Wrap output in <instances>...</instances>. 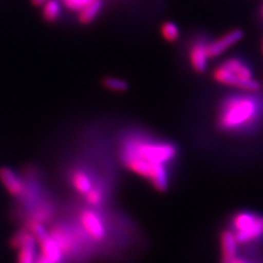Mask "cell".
Returning <instances> with one entry per match:
<instances>
[{
    "label": "cell",
    "instance_id": "1",
    "mask_svg": "<svg viewBox=\"0 0 263 263\" xmlns=\"http://www.w3.org/2000/svg\"><path fill=\"white\" fill-rule=\"evenodd\" d=\"M177 155L175 144L145 137L128 138L121 148L123 164L133 174L147 179L160 192L167 190V164L174 161Z\"/></svg>",
    "mask_w": 263,
    "mask_h": 263
},
{
    "label": "cell",
    "instance_id": "2",
    "mask_svg": "<svg viewBox=\"0 0 263 263\" xmlns=\"http://www.w3.org/2000/svg\"><path fill=\"white\" fill-rule=\"evenodd\" d=\"M259 99L248 95H234L220 101L216 112V126L221 132L237 133L256 124L261 114Z\"/></svg>",
    "mask_w": 263,
    "mask_h": 263
},
{
    "label": "cell",
    "instance_id": "3",
    "mask_svg": "<svg viewBox=\"0 0 263 263\" xmlns=\"http://www.w3.org/2000/svg\"><path fill=\"white\" fill-rule=\"evenodd\" d=\"M213 78L221 85L239 88L245 91L254 92L260 89V84L253 78L250 66L240 57H229L219 64L213 71Z\"/></svg>",
    "mask_w": 263,
    "mask_h": 263
},
{
    "label": "cell",
    "instance_id": "4",
    "mask_svg": "<svg viewBox=\"0 0 263 263\" xmlns=\"http://www.w3.org/2000/svg\"><path fill=\"white\" fill-rule=\"evenodd\" d=\"M36 239L31 232H20L12 239V246L19 249L18 263L36 262Z\"/></svg>",
    "mask_w": 263,
    "mask_h": 263
},
{
    "label": "cell",
    "instance_id": "5",
    "mask_svg": "<svg viewBox=\"0 0 263 263\" xmlns=\"http://www.w3.org/2000/svg\"><path fill=\"white\" fill-rule=\"evenodd\" d=\"M81 225L86 233L96 241H101L106 235L103 220L99 214L91 210H86L80 214Z\"/></svg>",
    "mask_w": 263,
    "mask_h": 263
},
{
    "label": "cell",
    "instance_id": "6",
    "mask_svg": "<svg viewBox=\"0 0 263 263\" xmlns=\"http://www.w3.org/2000/svg\"><path fill=\"white\" fill-rule=\"evenodd\" d=\"M243 37V32L239 29H235L225 33L224 35L208 43V55L209 59H215V57L223 54L229 47L237 44Z\"/></svg>",
    "mask_w": 263,
    "mask_h": 263
},
{
    "label": "cell",
    "instance_id": "7",
    "mask_svg": "<svg viewBox=\"0 0 263 263\" xmlns=\"http://www.w3.org/2000/svg\"><path fill=\"white\" fill-rule=\"evenodd\" d=\"M233 233L239 245H247L259 240L263 237V216L256 214L248 225Z\"/></svg>",
    "mask_w": 263,
    "mask_h": 263
},
{
    "label": "cell",
    "instance_id": "8",
    "mask_svg": "<svg viewBox=\"0 0 263 263\" xmlns=\"http://www.w3.org/2000/svg\"><path fill=\"white\" fill-rule=\"evenodd\" d=\"M208 43L205 40H196L189 49V61L197 73H203L208 68Z\"/></svg>",
    "mask_w": 263,
    "mask_h": 263
},
{
    "label": "cell",
    "instance_id": "9",
    "mask_svg": "<svg viewBox=\"0 0 263 263\" xmlns=\"http://www.w3.org/2000/svg\"><path fill=\"white\" fill-rule=\"evenodd\" d=\"M0 181L12 196L22 197L27 194L26 184L12 169L7 167L0 169Z\"/></svg>",
    "mask_w": 263,
    "mask_h": 263
},
{
    "label": "cell",
    "instance_id": "10",
    "mask_svg": "<svg viewBox=\"0 0 263 263\" xmlns=\"http://www.w3.org/2000/svg\"><path fill=\"white\" fill-rule=\"evenodd\" d=\"M49 234L54 238L55 241L59 243L64 256H68V254L75 252L77 249L76 238L70 233L69 229L59 226L55 227L52 230V233Z\"/></svg>",
    "mask_w": 263,
    "mask_h": 263
},
{
    "label": "cell",
    "instance_id": "11",
    "mask_svg": "<svg viewBox=\"0 0 263 263\" xmlns=\"http://www.w3.org/2000/svg\"><path fill=\"white\" fill-rule=\"evenodd\" d=\"M39 245L42 257L53 263H61L64 254L60 248L59 243L55 241L51 234H48L42 240H40Z\"/></svg>",
    "mask_w": 263,
    "mask_h": 263
},
{
    "label": "cell",
    "instance_id": "12",
    "mask_svg": "<svg viewBox=\"0 0 263 263\" xmlns=\"http://www.w3.org/2000/svg\"><path fill=\"white\" fill-rule=\"evenodd\" d=\"M70 181H71L72 187L75 189L79 194H82V195H86L93 187L91 178H90V176L86 171L81 169H76L72 171Z\"/></svg>",
    "mask_w": 263,
    "mask_h": 263
},
{
    "label": "cell",
    "instance_id": "13",
    "mask_svg": "<svg viewBox=\"0 0 263 263\" xmlns=\"http://www.w3.org/2000/svg\"><path fill=\"white\" fill-rule=\"evenodd\" d=\"M238 243L232 230H225L220 235V249L223 253V259L233 258L238 254Z\"/></svg>",
    "mask_w": 263,
    "mask_h": 263
},
{
    "label": "cell",
    "instance_id": "14",
    "mask_svg": "<svg viewBox=\"0 0 263 263\" xmlns=\"http://www.w3.org/2000/svg\"><path fill=\"white\" fill-rule=\"evenodd\" d=\"M103 8L102 0H93L91 4H89L84 9L78 12V20L81 24H89L96 20L97 16L100 14Z\"/></svg>",
    "mask_w": 263,
    "mask_h": 263
},
{
    "label": "cell",
    "instance_id": "15",
    "mask_svg": "<svg viewBox=\"0 0 263 263\" xmlns=\"http://www.w3.org/2000/svg\"><path fill=\"white\" fill-rule=\"evenodd\" d=\"M62 6L57 0H47L42 6V15L46 22L53 23L61 18Z\"/></svg>",
    "mask_w": 263,
    "mask_h": 263
},
{
    "label": "cell",
    "instance_id": "16",
    "mask_svg": "<svg viewBox=\"0 0 263 263\" xmlns=\"http://www.w3.org/2000/svg\"><path fill=\"white\" fill-rule=\"evenodd\" d=\"M102 85L105 89L111 90L113 92H125L128 89V82L117 77H105L102 80Z\"/></svg>",
    "mask_w": 263,
    "mask_h": 263
},
{
    "label": "cell",
    "instance_id": "17",
    "mask_svg": "<svg viewBox=\"0 0 263 263\" xmlns=\"http://www.w3.org/2000/svg\"><path fill=\"white\" fill-rule=\"evenodd\" d=\"M160 33L162 37L167 41L169 43H175L178 41L179 36H180V30L178 28V26L174 22H164L161 29H160Z\"/></svg>",
    "mask_w": 263,
    "mask_h": 263
},
{
    "label": "cell",
    "instance_id": "18",
    "mask_svg": "<svg viewBox=\"0 0 263 263\" xmlns=\"http://www.w3.org/2000/svg\"><path fill=\"white\" fill-rule=\"evenodd\" d=\"M86 201L88 204L91 205V206H100L103 202L104 199V194H103V190L101 187H97L93 186L91 190H90L86 195Z\"/></svg>",
    "mask_w": 263,
    "mask_h": 263
},
{
    "label": "cell",
    "instance_id": "19",
    "mask_svg": "<svg viewBox=\"0 0 263 263\" xmlns=\"http://www.w3.org/2000/svg\"><path fill=\"white\" fill-rule=\"evenodd\" d=\"M92 2L93 0H63V4L67 9L79 12Z\"/></svg>",
    "mask_w": 263,
    "mask_h": 263
},
{
    "label": "cell",
    "instance_id": "20",
    "mask_svg": "<svg viewBox=\"0 0 263 263\" xmlns=\"http://www.w3.org/2000/svg\"><path fill=\"white\" fill-rule=\"evenodd\" d=\"M221 263H256L253 261H250L249 259H246L242 257H239L237 254V256L233 257V258H227V259H223L221 260Z\"/></svg>",
    "mask_w": 263,
    "mask_h": 263
},
{
    "label": "cell",
    "instance_id": "21",
    "mask_svg": "<svg viewBox=\"0 0 263 263\" xmlns=\"http://www.w3.org/2000/svg\"><path fill=\"white\" fill-rule=\"evenodd\" d=\"M31 2L33 5H35V6H43L47 2V0H31Z\"/></svg>",
    "mask_w": 263,
    "mask_h": 263
},
{
    "label": "cell",
    "instance_id": "22",
    "mask_svg": "<svg viewBox=\"0 0 263 263\" xmlns=\"http://www.w3.org/2000/svg\"><path fill=\"white\" fill-rule=\"evenodd\" d=\"M35 263H53V262H51V261H48L47 259H45L44 257H42L41 256L40 258H37L36 259V262Z\"/></svg>",
    "mask_w": 263,
    "mask_h": 263
},
{
    "label": "cell",
    "instance_id": "23",
    "mask_svg": "<svg viewBox=\"0 0 263 263\" xmlns=\"http://www.w3.org/2000/svg\"><path fill=\"white\" fill-rule=\"evenodd\" d=\"M259 14H260V18H261V20L263 21V6L261 7V9H260V12H259Z\"/></svg>",
    "mask_w": 263,
    "mask_h": 263
},
{
    "label": "cell",
    "instance_id": "24",
    "mask_svg": "<svg viewBox=\"0 0 263 263\" xmlns=\"http://www.w3.org/2000/svg\"><path fill=\"white\" fill-rule=\"evenodd\" d=\"M262 53H263V41H262Z\"/></svg>",
    "mask_w": 263,
    "mask_h": 263
}]
</instances>
